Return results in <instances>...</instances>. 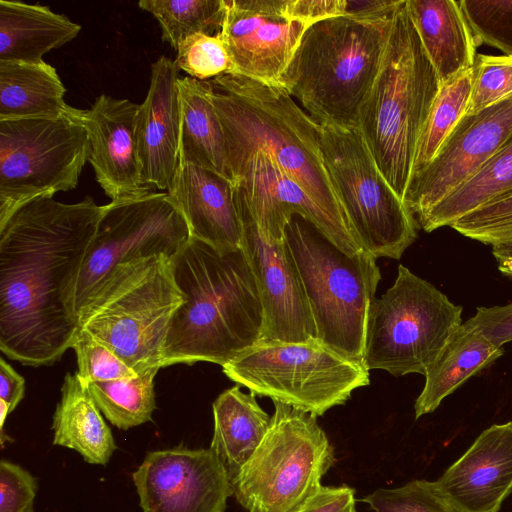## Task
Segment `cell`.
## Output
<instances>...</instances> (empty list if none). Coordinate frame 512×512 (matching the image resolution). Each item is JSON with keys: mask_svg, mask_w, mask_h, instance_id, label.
Listing matches in <instances>:
<instances>
[{"mask_svg": "<svg viewBox=\"0 0 512 512\" xmlns=\"http://www.w3.org/2000/svg\"><path fill=\"white\" fill-rule=\"evenodd\" d=\"M348 512H357L356 507H352Z\"/></svg>", "mask_w": 512, "mask_h": 512, "instance_id": "47", "label": "cell"}, {"mask_svg": "<svg viewBox=\"0 0 512 512\" xmlns=\"http://www.w3.org/2000/svg\"><path fill=\"white\" fill-rule=\"evenodd\" d=\"M503 354L502 347L464 322L425 375L414 405L415 419L434 412L447 396Z\"/></svg>", "mask_w": 512, "mask_h": 512, "instance_id": "29", "label": "cell"}, {"mask_svg": "<svg viewBox=\"0 0 512 512\" xmlns=\"http://www.w3.org/2000/svg\"><path fill=\"white\" fill-rule=\"evenodd\" d=\"M459 4L477 43L512 56V0H461Z\"/></svg>", "mask_w": 512, "mask_h": 512, "instance_id": "35", "label": "cell"}, {"mask_svg": "<svg viewBox=\"0 0 512 512\" xmlns=\"http://www.w3.org/2000/svg\"><path fill=\"white\" fill-rule=\"evenodd\" d=\"M52 429L53 445L77 451L89 464L106 465L117 449L88 386L77 373L64 378Z\"/></svg>", "mask_w": 512, "mask_h": 512, "instance_id": "26", "label": "cell"}, {"mask_svg": "<svg viewBox=\"0 0 512 512\" xmlns=\"http://www.w3.org/2000/svg\"><path fill=\"white\" fill-rule=\"evenodd\" d=\"M179 69L161 56L151 64L145 100L137 116V144L142 182L150 191H168L179 166Z\"/></svg>", "mask_w": 512, "mask_h": 512, "instance_id": "21", "label": "cell"}, {"mask_svg": "<svg viewBox=\"0 0 512 512\" xmlns=\"http://www.w3.org/2000/svg\"><path fill=\"white\" fill-rule=\"evenodd\" d=\"M89 161L80 109L58 118L0 121V226L26 203L74 189Z\"/></svg>", "mask_w": 512, "mask_h": 512, "instance_id": "12", "label": "cell"}, {"mask_svg": "<svg viewBox=\"0 0 512 512\" xmlns=\"http://www.w3.org/2000/svg\"><path fill=\"white\" fill-rule=\"evenodd\" d=\"M138 6L157 19L162 40L176 51L191 36L219 34L225 13L224 0H141Z\"/></svg>", "mask_w": 512, "mask_h": 512, "instance_id": "33", "label": "cell"}, {"mask_svg": "<svg viewBox=\"0 0 512 512\" xmlns=\"http://www.w3.org/2000/svg\"><path fill=\"white\" fill-rule=\"evenodd\" d=\"M471 80L470 68L441 84L417 144L411 179L431 163L465 115L471 93Z\"/></svg>", "mask_w": 512, "mask_h": 512, "instance_id": "32", "label": "cell"}, {"mask_svg": "<svg viewBox=\"0 0 512 512\" xmlns=\"http://www.w3.org/2000/svg\"><path fill=\"white\" fill-rule=\"evenodd\" d=\"M71 348L75 350L77 357L76 373L87 386L92 382L138 376L106 345L81 327L75 334Z\"/></svg>", "mask_w": 512, "mask_h": 512, "instance_id": "39", "label": "cell"}, {"mask_svg": "<svg viewBox=\"0 0 512 512\" xmlns=\"http://www.w3.org/2000/svg\"><path fill=\"white\" fill-rule=\"evenodd\" d=\"M240 385L222 392L213 402L214 431L210 448L224 464L231 481L250 459L266 436L269 416L253 393Z\"/></svg>", "mask_w": 512, "mask_h": 512, "instance_id": "27", "label": "cell"}, {"mask_svg": "<svg viewBox=\"0 0 512 512\" xmlns=\"http://www.w3.org/2000/svg\"><path fill=\"white\" fill-rule=\"evenodd\" d=\"M497 347L512 341V302L504 306L478 307L465 322Z\"/></svg>", "mask_w": 512, "mask_h": 512, "instance_id": "41", "label": "cell"}, {"mask_svg": "<svg viewBox=\"0 0 512 512\" xmlns=\"http://www.w3.org/2000/svg\"><path fill=\"white\" fill-rule=\"evenodd\" d=\"M223 373L254 395L269 397L316 417L345 404L370 383L369 370L317 339L307 342L259 340Z\"/></svg>", "mask_w": 512, "mask_h": 512, "instance_id": "10", "label": "cell"}, {"mask_svg": "<svg viewBox=\"0 0 512 512\" xmlns=\"http://www.w3.org/2000/svg\"><path fill=\"white\" fill-rule=\"evenodd\" d=\"M498 269L505 275L512 277V256H496Z\"/></svg>", "mask_w": 512, "mask_h": 512, "instance_id": "45", "label": "cell"}, {"mask_svg": "<svg viewBox=\"0 0 512 512\" xmlns=\"http://www.w3.org/2000/svg\"><path fill=\"white\" fill-rule=\"evenodd\" d=\"M450 227L467 238L492 247L512 245V194L469 212Z\"/></svg>", "mask_w": 512, "mask_h": 512, "instance_id": "38", "label": "cell"}, {"mask_svg": "<svg viewBox=\"0 0 512 512\" xmlns=\"http://www.w3.org/2000/svg\"><path fill=\"white\" fill-rule=\"evenodd\" d=\"M435 484L458 512H499L512 494V421L481 432Z\"/></svg>", "mask_w": 512, "mask_h": 512, "instance_id": "20", "label": "cell"}, {"mask_svg": "<svg viewBox=\"0 0 512 512\" xmlns=\"http://www.w3.org/2000/svg\"><path fill=\"white\" fill-rule=\"evenodd\" d=\"M177 68L197 80L232 74L234 67L219 34H197L184 40L174 60Z\"/></svg>", "mask_w": 512, "mask_h": 512, "instance_id": "37", "label": "cell"}, {"mask_svg": "<svg viewBox=\"0 0 512 512\" xmlns=\"http://www.w3.org/2000/svg\"><path fill=\"white\" fill-rule=\"evenodd\" d=\"M209 81L225 134L228 168L256 155L268 157L353 232L323 159L318 123L281 86L236 74Z\"/></svg>", "mask_w": 512, "mask_h": 512, "instance_id": "4", "label": "cell"}, {"mask_svg": "<svg viewBox=\"0 0 512 512\" xmlns=\"http://www.w3.org/2000/svg\"><path fill=\"white\" fill-rule=\"evenodd\" d=\"M167 193L183 214L191 237L219 249L241 247L242 227L230 179L179 164Z\"/></svg>", "mask_w": 512, "mask_h": 512, "instance_id": "22", "label": "cell"}, {"mask_svg": "<svg viewBox=\"0 0 512 512\" xmlns=\"http://www.w3.org/2000/svg\"><path fill=\"white\" fill-rule=\"evenodd\" d=\"M190 237L183 214L167 192L103 205L76 286L78 319L119 266L157 255L171 258Z\"/></svg>", "mask_w": 512, "mask_h": 512, "instance_id": "13", "label": "cell"}, {"mask_svg": "<svg viewBox=\"0 0 512 512\" xmlns=\"http://www.w3.org/2000/svg\"><path fill=\"white\" fill-rule=\"evenodd\" d=\"M219 35L233 73L281 86L282 76L309 26L287 16L284 0H224Z\"/></svg>", "mask_w": 512, "mask_h": 512, "instance_id": "18", "label": "cell"}, {"mask_svg": "<svg viewBox=\"0 0 512 512\" xmlns=\"http://www.w3.org/2000/svg\"><path fill=\"white\" fill-rule=\"evenodd\" d=\"M372 512H458L435 481L412 480L396 488H378L362 499Z\"/></svg>", "mask_w": 512, "mask_h": 512, "instance_id": "34", "label": "cell"}, {"mask_svg": "<svg viewBox=\"0 0 512 512\" xmlns=\"http://www.w3.org/2000/svg\"><path fill=\"white\" fill-rule=\"evenodd\" d=\"M273 402L266 436L231 481L235 499L248 512H293L320 489L335 463L316 416Z\"/></svg>", "mask_w": 512, "mask_h": 512, "instance_id": "9", "label": "cell"}, {"mask_svg": "<svg viewBox=\"0 0 512 512\" xmlns=\"http://www.w3.org/2000/svg\"><path fill=\"white\" fill-rule=\"evenodd\" d=\"M229 175L235 195L264 235L284 241L286 226L299 215L348 255L365 251L348 227L329 215L268 157L256 155L234 162Z\"/></svg>", "mask_w": 512, "mask_h": 512, "instance_id": "17", "label": "cell"}, {"mask_svg": "<svg viewBox=\"0 0 512 512\" xmlns=\"http://www.w3.org/2000/svg\"><path fill=\"white\" fill-rule=\"evenodd\" d=\"M139 106L102 94L89 109H80L88 135L89 162L111 201L152 192L142 182L136 135Z\"/></svg>", "mask_w": 512, "mask_h": 512, "instance_id": "19", "label": "cell"}, {"mask_svg": "<svg viewBox=\"0 0 512 512\" xmlns=\"http://www.w3.org/2000/svg\"><path fill=\"white\" fill-rule=\"evenodd\" d=\"M103 206L45 197L0 226V349L26 366L52 365L80 328L75 292Z\"/></svg>", "mask_w": 512, "mask_h": 512, "instance_id": "1", "label": "cell"}, {"mask_svg": "<svg viewBox=\"0 0 512 512\" xmlns=\"http://www.w3.org/2000/svg\"><path fill=\"white\" fill-rule=\"evenodd\" d=\"M509 194H512V135L478 173L416 222L419 228L432 232L451 226L469 212Z\"/></svg>", "mask_w": 512, "mask_h": 512, "instance_id": "30", "label": "cell"}, {"mask_svg": "<svg viewBox=\"0 0 512 512\" xmlns=\"http://www.w3.org/2000/svg\"><path fill=\"white\" fill-rule=\"evenodd\" d=\"M81 26L49 7L0 0V61L36 63L73 40Z\"/></svg>", "mask_w": 512, "mask_h": 512, "instance_id": "24", "label": "cell"}, {"mask_svg": "<svg viewBox=\"0 0 512 512\" xmlns=\"http://www.w3.org/2000/svg\"><path fill=\"white\" fill-rule=\"evenodd\" d=\"M171 264L184 299L171 320L162 367L224 366L260 340L263 308L241 247L219 249L190 237Z\"/></svg>", "mask_w": 512, "mask_h": 512, "instance_id": "2", "label": "cell"}, {"mask_svg": "<svg viewBox=\"0 0 512 512\" xmlns=\"http://www.w3.org/2000/svg\"><path fill=\"white\" fill-rule=\"evenodd\" d=\"M65 92L55 68L44 60L0 61V121L69 115L74 107L65 102Z\"/></svg>", "mask_w": 512, "mask_h": 512, "instance_id": "28", "label": "cell"}, {"mask_svg": "<svg viewBox=\"0 0 512 512\" xmlns=\"http://www.w3.org/2000/svg\"><path fill=\"white\" fill-rule=\"evenodd\" d=\"M37 479L9 460L0 462V512H34Z\"/></svg>", "mask_w": 512, "mask_h": 512, "instance_id": "40", "label": "cell"}, {"mask_svg": "<svg viewBox=\"0 0 512 512\" xmlns=\"http://www.w3.org/2000/svg\"><path fill=\"white\" fill-rule=\"evenodd\" d=\"M471 72V93L465 114H476L512 95V56L476 54Z\"/></svg>", "mask_w": 512, "mask_h": 512, "instance_id": "36", "label": "cell"}, {"mask_svg": "<svg viewBox=\"0 0 512 512\" xmlns=\"http://www.w3.org/2000/svg\"><path fill=\"white\" fill-rule=\"evenodd\" d=\"M399 0L348 1L345 14L309 25L281 87L319 124L354 129L381 66Z\"/></svg>", "mask_w": 512, "mask_h": 512, "instance_id": "3", "label": "cell"}, {"mask_svg": "<svg viewBox=\"0 0 512 512\" xmlns=\"http://www.w3.org/2000/svg\"><path fill=\"white\" fill-rule=\"evenodd\" d=\"M323 159L349 224L376 259H400L417 238V222L390 186L359 128L318 123Z\"/></svg>", "mask_w": 512, "mask_h": 512, "instance_id": "11", "label": "cell"}, {"mask_svg": "<svg viewBox=\"0 0 512 512\" xmlns=\"http://www.w3.org/2000/svg\"><path fill=\"white\" fill-rule=\"evenodd\" d=\"M285 241L299 270L317 340L363 363L369 309L381 279L376 258L348 255L312 223L294 215Z\"/></svg>", "mask_w": 512, "mask_h": 512, "instance_id": "6", "label": "cell"}, {"mask_svg": "<svg viewBox=\"0 0 512 512\" xmlns=\"http://www.w3.org/2000/svg\"><path fill=\"white\" fill-rule=\"evenodd\" d=\"M235 201L242 227L241 248L263 308L260 340L299 343L317 339L302 279L286 241L264 235L243 201L236 195Z\"/></svg>", "mask_w": 512, "mask_h": 512, "instance_id": "14", "label": "cell"}, {"mask_svg": "<svg viewBox=\"0 0 512 512\" xmlns=\"http://www.w3.org/2000/svg\"><path fill=\"white\" fill-rule=\"evenodd\" d=\"M462 310L400 264L394 284L371 302L364 366L394 376H425L463 324Z\"/></svg>", "mask_w": 512, "mask_h": 512, "instance_id": "8", "label": "cell"}, {"mask_svg": "<svg viewBox=\"0 0 512 512\" xmlns=\"http://www.w3.org/2000/svg\"><path fill=\"white\" fill-rule=\"evenodd\" d=\"M142 512H224L231 479L209 448L148 452L132 474Z\"/></svg>", "mask_w": 512, "mask_h": 512, "instance_id": "15", "label": "cell"}, {"mask_svg": "<svg viewBox=\"0 0 512 512\" xmlns=\"http://www.w3.org/2000/svg\"><path fill=\"white\" fill-rule=\"evenodd\" d=\"M440 86L406 0H399L381 66L360 108L358 128L380 171L402 200Z\"/></svg>", "mask_w": 512, "mask_h": 512, "instance_id": "5", "label": "cell"}, {"mask_svg": "<svg viewBox=\"0 0 512 512\" xmlns=\"http://www.w3.org/2000/svg\"><path fill=\"white\" fill-rule=\"evenodd\" d=\"M179 164H192L230 179L223 126L209 80L179 77Z\"/></svg>", "mask_w": 512, "mask_h": 512, "instance_id": "25", "label": "cell"}, {"mask_svg": "<svg viewBox=\"0 0 512 512\" xmlns=\"http://www.w3.org/2000/svg\"><path fill=\"white\" fill-rule=\"evenodd\" d=\"M25 393V380L3 358L0 359V399L10 413L18 406Z\"/></svg>", "mask_w": 512, "mask_h": 512, "instance_id": "44", "label": "cell"}, {"mask_svg": "<svg viewBox=\"0 0 512 512\" xmlns=\"http://www.w3.org/2000/svg\"><path fill=\"white\" fill-rule=\"evenodd\" d=\"M287 16L307 25L329 17L345 14L347 0H284Z\"/></svg>", "mask_w": 512, "mask_h": 512, "instance_id": "42", "label": "cell"}, {"mask_svg": "<svg viewBox=\"0 0 512 512\" xmlns=\"http://www.w3.org/2000/svg\"><path fill=\"white\" fill-rule=\"evenodd\" d=\"M183 299L171 258L132 261L108 278L79 315L80 327L140 374L162 368L171 320Z\"/></svg>", "mask_w": 512, "mask_h": 512, "instance_id": "7", "label": "cell"}, {"mask_svg": "<svg viewBox=\"0 0 512 512\" xmlns=\"http://www.w3.org/2000/svg\"><path fill=\"white\" fill-rule=\"evenodd\" d=\"M492 254L496 256H512V245L493 246Z\"/></svg>", "mask_w": 512, "mask_h": 512, "instance_id": "46", "label": "cell"}, {"mask_svg": "<svg viewBox=\"0 0 512 512\" xmlns=\"http://www.w3.org/2000/svg\"><path fill=\"white\" fill-rule=\"evenodd\" d=\"M406 7L441 84L472 67L478 43L459 1L406 0Z\"/></svg>", "mask_w": 512, "mask_h": 512, "instance_id": "23", "label": "cell"}, {"mask_svg": "<svg viewBox=\"0 0 512 512\" xmlns=\"http://www.w3.org/2000/svg\"><path fill=\"white\" fill-rule=\"evenodd\" d=\"M355 506V490L349 486H321L293 512H348Z\"/></svg>", "mask_w": 512, "mask_h": 512, "instance_id": "43", "label": "cell"}, {"mask_svg": "<svg viewBox=\"0 0 512 512\" xmlns=\"http://www.w3.org/2000/svg\"><path fill=\"white\" fill-rule=\"evenodd\" d=\"M159 369L151 368L135 378L92 382L88 389L106 419L128 430L152 420L156 409L154 378Z\"/></svg>", "mask_w": 512, "mask_h": 512, "instance_id": "31", "label": "cell"}, {"mask_svg": "<svg viewBox=\"0 0 512 512\" xmlns=\"http://www.w3.org/2000/svg\"><path fill=\"white\" fill-rule=\"evenodd\" d=\"M512 135V95L465 114L431 163L408 185L404 203L415 220L471 179Z\"/></svg>", "mask_w": 512, "mask_h": 512, "instance_id": "16", "label": "cell"}]
</instances>
